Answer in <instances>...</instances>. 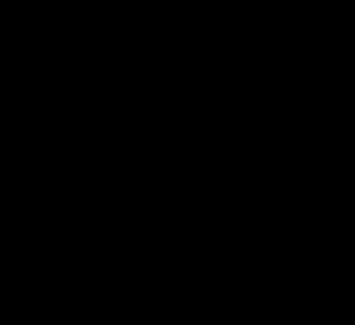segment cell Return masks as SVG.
Listing matches in <instances>:
<instances>
[]
</instances>
